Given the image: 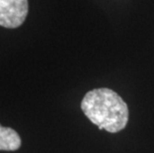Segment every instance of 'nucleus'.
<instances>
[{
	"label": "nucleus",
	"mask_w": 154,
	"mask_h": 153,
	"mask_svg": "<svg viewBox=\"0 0 154 153\" xmlns=\"http://www.w3.org/2000/svg\"><path fill=\"white\" fill-rule=\"evenodd\" d=\"M82 109L100 129L116 133L122 130L128 121V107L112 90L103 87L88 92L82 100Z\"/></svg>",
	"instance_id": "1"
},
{
	"label": "nucleus",
	"mask_w": 154,
	"mask_h": 153,
	"mask_svg": "<svg viewBox=\"0 0 154 153\" xmlns=\"http://www.w3.org/2000/svg\"><path fill=\"white\" fill-rule=\"evenodd\" d=\"M28 14V0H0V26L17 28Z\"/></svg>",
	"instance_id": "2"
},
{
	"label": "nucleus",
	"mask_w": 154,
	"mask_h": 153,
	"mask_svg": "<svg viewBox=\"0 0 154 153\" xmlns=\"http://www.w3.org/2000/svg\"><path fill=\"white\" fill-rule=\"evenodd\" d=\"M21 139L18 133L10 127L0 124V150L14 151L20 148Z\"/></svg>",
	"instance_id": "3"
}]
</instances>
